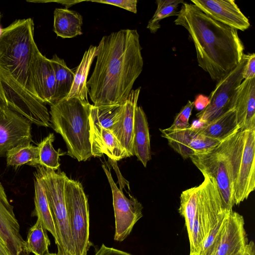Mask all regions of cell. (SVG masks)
Masks as SVG:
<instances>
[{
	"label": "cell",
	"instance_id": "obj_33",
	"mask_svg": "<svg viewBox=\"0 0 255 255\" xmlns=\"http://www.w3.org/2000/svg\"><path fill=\"white\" fill-rule=\"evenodd\" d=\"M193 108L194 102L188 101L187 104L182 108L175 116L173 123L168 128L171 130H176L189 127L190 126L189 120Z\"/></svg>",
	"mask_w": 255,
	"mask_h": 255
},
{
	"label": "cell",
	"instance_id": "obj_34",
	"mask_svg": "<svg viewBox=\"0 0 255 255\" xmlns=\"http://www.w3.org/2000/svg\"><path fill=\"white\" fill-rule=\"evenodd\" d=\"M90 1L92 2H96L99 3L114 5L125 9L134 13H136L137 12V1L136 0H101Z\"/></svg>",
	"mask_w": 255,
	"mask_h": 255
},
{
	"label": "cell",
	"instance_id": "obj_10",
	"mask_svg": "<svg viewBox=\"0 0 255 255\" xmlns=\"http://www.w3.org/2000/svg\"><path fill=\"white\" fill-rule=\"evenodd\" d=\"M103 169L110 185L115 218L114 240L118 242L125 240L130 234L135 223L142 217L143 207L137 199L129 195L128 198L117 186L110 170L104 165Z\"/></svg>",
	"mask_w": 255,
	"mask_h": 255
},
{
	"label": "cell",
	"instance_id": "obj_16",
	"mask_svg": "<svg viewBox=\"0 0 255 255\" xmlns=\"http://www.w3.org/2000/svg\"><path fill=\"white\" fill-rule=\"evenodd\" d=\"M248 244L244 217L232 211L227 218L221 241L214 255H238Z\"/></svg>",
	"mask_w": 255,
	"mask_h": 255
},
{
	"label": "cell",
	"instance_id": "obj_26",
	"mask_svg": "<svg viewBox=\"0 0 255 255\" xmlns=\"http://www.w3.org/2000/svg\"><path fill=\"white\" fill-rule=\"evenodd\" d=\"M50 61L54 70L55 79L54 105L65 99L68 96L73 83L74 72L67 66L63 59L56 54L53 55Z\"/></svg>",
	"mask_w": 255,
	"mask_h": 255
},
{
	"label": "cell",
	"instance_id": "obj_31",
	"mask_svg": "<svg viewBox=\"0 0 255 255\" xmlns=\"http://www.w3.org/2000/svg\"><path fill=\"white\" fill-rule=\"evenodd\" d=\"M184 2L183 0H156V10L148 21L147 28L150 30L151 33H156L160 28V21L166 17L176 16L178 5Z\"/></svg>",
	"mask_w": 255,
	"mask_h": 255
},
{
	"label": "cell",
	"instance_id": "obj_17",
	"mask_svg": "<svg viewBox=\"0 0 255 255\" xmlns=\"http://www.w3.org/2000/svg\"><path fill=\"white\" fill-rule=\"evenodd\" d=\"M240 129L255 128V78L244 79L238 87L232 106Z\"/></svg>",
	"mask_w": 255,
	"mask_h": 255
},
{
	"label": "cell",
	"instance_id": "obj_24",
	"mask_svg": "<svg viewBox=\"0 0 255 255\" xmlns=\"http://www.w3.org/2000/svg\"><path fill=\"white\" fill-rule=\"evenodd\" d=\"M98 53L97 46L91 45L86 50L82 60L74 72V78L71 90L66 99L76 98L88 101L87 77L94 59Z\"/></svg>",
	"mask_w": 255,
	"mask_h": 255
},
{
	"label": "cell",
	"instance_id": "obj_14",
	"mask_svg": "<svg viewBox=\"0 0 255 255\" xmlns=\"http://www.w3.org/2000/svg\"><path fill=\"white\" fill-rule=\"evenodd\" d=\"M213 19L237 30L245 31L250 23L234 0H191Z\"/></svg>",
	"mask_w": 255,
	"mask_h": 255
},
{
	"label": "cell",
	"instance_id": "obj_23",
	"mask_svg": "<svg viewBox=\"0 0 255 255\" xmlns=\"http://www.w3.org/2000/svg\"><path fill=\"white\" fill-rule=\"evenodd\" d=\"M83 18L78 12L67 8L54 11L53 30L58 36L72 38L82 34Z\"/></svg>",
	"mask_w": 255,
	"mask_h": 255
},
{
	"label": "cell",
	"instance_id": "obj_36",
	"mask_svg": "<svg viewBox=\"0 0 255 255\" xmlns=\"http://www.w3.org/2000/svg\"><path fill=\"white\" fill-rule=\"evenodd\" d=\"M94 255H132L124 251L117 250L113 248L108 247L104 244L95 253Z\"/></svg>",
	"mask_w": 255,
	"mask_h": 255
},
{
	"label": "cell",
	"instance_id": "obj_29",
	"mask_svg": "<svg viewBox=\"0 0 255 255\" xmlns=\"http://www.w3.org/2000/svg\"><path fill=\"white\" fill-rule=\"evenodd\" d=\"M7 166H19L27 164L39 165V149L37 146L26 143L19 144L8 150L5 155Z\"/></svg>",
	"mask_w": 255,
	"mask_h": 255
},
{
	"label": "cell",
	"instance_id": "obj_30",
	"mask_svg": "<svg viewBox=\"0 0 255 255\" xmlns=\"http://www.w3.org/2000/svg\"><path fill=\"white\" fill-rule=\"evenodd\" d=\"M54 140L53 133L48 134L37 145L39 149V165L52 169L57 170L60 165L59 156L62 155L60 150L56 151L52 142Z\"/></svg>",
	"mask_w": 255,
	"mask_h": 255
},
{
	"label": "cell",
	"instance_id": "obj_4",
	"mask_svg": "<svg viewBox=\"0 0 255 255\" xmlns=\"http://www.w3.org/2000/svg\"><path fill=\"white\" fill-rule=\"evenodd\" d=\"M198 186L183 191L178 212L185 219L190 255H198L202 244L220 217L228 210L214 180L203 175Z\"/></svg>",
	"mask_w": 255,
	"mask_h": 255
},
{
	"label": "cell",
	"instance_id": "obj_5",
	"mask_svg": "<svg viewBox=\"0 0 255 255\" xmlns=\"http://www.w3.org/2000/svg\"><path fill=\"white\" fill-rule=\"evenodd\" d=\"M88 101L76 98L64 99L50 106L51 127L63 137L67 154L78 161H85L92 155L90 141Z\"/></svg>",
	"mask_w": 255,
	"mask_h": 255
},
{
	"label": "cell",
	"instance_id": "obj_8",
	"mask_svg": "<svg viewBox=\"0 0 255 255\" xmlns=\"http://www.w3.org/2000/svg\"><path fill=\"white\" fill-rule=\"evenodd\" d=\"M65 199L72 241L71 255H87L90 241V216L88 198L82 184L66 178Z\"/></svg>",
	"mask_w": 255,
	"mask_h": 255
},
{
	"label": "cell",
	"instance_id": "obj_39",
	"mask_svg": "<svg viewBox=\"0 0 255 255\" xmlns=\"http://www.w3.org/2000/svg\"><path fill=\"white\" fill-rule=\"evenodd\" d=\"M0 255H11L5 245L0 240Z\"/></svg>",
	"mask_w": 255,
	"mask_h": 255
},
{
	"label": "cell",
	"instance_id": "obj_19",
	"mask_svg": "<svg viewBox=\"0 0 255 255\" xmlns=\"http://www.w3.org/2000/svg\"><path fill=\"white\" fill-rule=\"evenodd\" d=\"M34 75L38 96L45 104L53 105L55 88L54 72L50 59L39 49L35 55Z\"/></svg>",
	"mask_w": 255,
	"mask_h": 255
},
{
	"label": "cell",
	"instance_id": "obj_1",
	"mask_svg": "<svg viewBox=\"0 0 255 255\" xmlns=\"http://www.w3.org/2000/svg\"><path fill=\"white\" fill-rule=\"evenodd\" d=\"M31 18L15 20L0 36V104L19 113L32 124L51 127L49 112L38 96L34 75L38 49Z\"/></svg>",
	"mask_w": 255,
	"mask_h": 255
},
{
	"label": "cell",
	"instance_id": "obj_7",
	"mask_svg": "<svg viewBox=\"0 0 255 255\" xmlns=\"http://www.w3.org/2000/svg\"><path fill=\"white\" fill-rule=\"evenodd\" d=\"M40 178L54 220L58 236L57 255H71L72 241L65 199L67 176L64 172L38 165L35 172Z\"/></svg>",
	"mask_w": 255,
	"mask_h": 255
},
{
	"label": "cell",
	"instance_id": "obj_22",
	"mask_svg": "<svg viewBox=\"0 0 255 255\" xmlns=\"http://www.w3.org/2000/svg\"><path fill=\"white\" fill-rule=\"evenodd\" d=\"M195 127L202 134L220 141L225 139L240 128L237 122L236 111L234 109L229 110L206 124Z\"/></svg>",
	"mask_w": 255,
	"mask_h": 255
},
{
	"label": "cell",
	"instance_id": "obj_12",
	"mask_svg": "<svg viewBox=\"0 0 255 255\" xmlns=\"http://www.w3.org/2000/svg\"><path fill=\"white\" fill-rule=\"evenodd\" d=\"M161 135L169 146L183 159L191 158L206 153L216 147L221 141L199 133L192 124L186 128L171 130L159 129Z\"/></svg>",
	"mask_w": 255,
	"mask_h": 255
},
{
	"label": "cell",
	"instance_id": "obj_37",
	"mask_svg": "<svg viewBox=\"0 0 255 255\" xmlns=\"http://www.w3.org/2000/svg\"><path fill=\"white\" fill-rule=\"evenodd\" d=\"M208 103V97L202 95H199L196 97L194 102V107H195L197 110L200 112L206 108Z\"/></svg>",
	"mask_w": 255,
	"mask_h": 255
},
{
	"label": "cell",
	"instance_id": "obj_32",
	"mask_svg": "<svg viewBox=\"0 0 255 255\" xmlns=\"http://www.w3.org/2000/svg\"><path fill=\"white\" fill-rule=\"evenodd\" d=\"M232 211H226L220 217L216 225L204 240L198 255L215 254L222 238L227 218Z\"/></svg>",
	"mask_w": 255,
	"mask_h": 255
},
{
	"label": "cell",
	"instance_id": "obj_6",
	"mask_svg": "<svg viewBox=\"0 0 255 255\" xmlns=\"http://www.w3.org/2000/svg\"><path fill=\"white\" fill-rule=\"evenodd\" d=\"M218 147L227 160L234 202L238 205L255 189V128H239Z\"/></svg>",
	"mask_w": 255,
	"mask_h": 255
},
{
	"label": "cell",
	"instance_id": "obj_13",
	"mask_svg": "<svg viewBox=\"0 0 255 255\" xmlns=\"http://www.w3.org/2000/svg\"><path fill=\"white\" fill-rule=\"evenodd\" d=\"M31 124L21 115L0 104V157L13 147L30 143Z\"/></svg>",
	"mask_w": 255,
	"mask_h": 255
},
{
	"label": "cell",
	"instance_id": "obj_41",
	"mask_svg": "<svg viewBox=\"0 0 255 255\" xmlns=\"http://www.w3.org/2000/svg\"><path fill=\"white\" fill-rule=\"evenodd\" d=\"M46 255H57V254L56 253H48L47 254H46Z\"/></svg>",
	"mask_w": 255,
	"mask_h": 255
},
{
	"label": "cell",
	"instance_id": "obj_20",
	"mask_svg": "<svg viewBox=\"0 0 255 255\" xmlns=\"http://www.w3.org/2000/svg\"><path fill=\"white\" fill-rule=\"evenodd\" d=\"M140 91V87L131 90L125 101L124 111L119 122L111 130L122 145L127 150L130 157L134 155L133 151L134 117Z\"/></svg>",
	"mask_w": 255,
	"mask_h": 255
},
{
	"label": "cell",
	"instance_id": "obj_35",
	"mask_svg": "<svg viewBox=\"0 0 255 255\" xmlns=\"http://www.w3.org/2000/svg\"><path fill=\"white\" fill-rule=\"evenodd\" d=\"M243 76L244 79L255 78V54L254 53L247 54V61L245 66Z\"/></svg>",
	"mask_w": 255,
	"mask_h": 255
},
{
	"label": "cell",
	"instance_id": "obj_21",
	"mask_svg": "<svg viewBox=\"0 0 255 255\" xmlns=\"http://www.w3.org/2000/svg\"><path fill=\"white\" fill-rule=\"evenodd\" d=\"M133 151L146 167L151 158L150 135L146 116L142 108L137 106L134 117Z\"/></svg>",
	"mask_w": 255,
	"mask_h": 255
},
{
	"label": "cell",
	"instance_id": "obj_27",
	"mask_svg": "<svg viewBox=\"0 0 255 255\" xmlns=\"http://www.w3.org/2000/svg\"><path fill=\"white\" fill-rule=\"evenodd\" d=\"M124 103L103 106L91 105L90 121L104 128L112 130L119 122L125 109Z\"/></svg>",
	"mask_w": 255,
	"mask_h": 255
},
{
	"label": "cell",
	"instance_id": "obj_15",
	"mask_svg": "<svg viewBox=\"0 0 255 255\" xmlns=\"http://www.w3.org/2000/svg\"><path fill=\"white\" fill-rule=\"evenodd\" d=\"M0 240L11 255L24 253L25 241L20 233V226L0 181Z\"/></svg>",
	"mask_w": 255,
	"mask_h": 255
},
{
	"label": "cell",
	"instance_id": "obj_38",
	"mask_svg": "<svg viewBox=\"0 0 255 255\" xmlns=\"http://www.w3.org/2000/svg\"><path fill=\"white\" fill-rule=\"evenodd\" d=\"M238 255H255V245L253 241L249 243L244 251Z\"/></svg>",
	"mask_w": 255,
	"mask_h": 255
},
{
	"label": "cell",
	"instance_id": "obj_40",
	"mask_svg": "<svg viewBox=\"0 0 255 255\" xmlns=\"http://www.w3.org/2000/svg\"><path fill=\"white\" fill-rule=\"evenodd\" d=\"M1 18V13L0 12V36L1 35V34L2 33V29H3V28H2L1 25H0Z\"/></svg>",
	"mask_w": 255,
	"mask_h": 255
},
{
	"label": "cell",
	"instance_id": "obj_18",
	"mask_svg": "<svg viewBox=\"0 0 255 255\" xmlns=\"http://www.w3.org/2000/svg\"><path fill=\"white\" fill-rule=\"evenodd\" d=\"M90 141L92 155L101 157L104 154L115 161L130 157L115 135L109 129L90 121Z\"/></svg>",
	"mask_w": 255,
	"mask_h": 255
},
{
	"label": "cell",
	"instance_id": "obj_9",
	"mask_svg": "<svg viewBox=\"0 0 255 255\" xmlns=\"http://www.w3.org/2000/svg\"><path fill=\"white\" fill-rule=\"evenodd\" d=\"M247 61V54H244L238 65L217 82L208 97V104L196 114L199 125L206 124L232 109L237 89L244 80L243 74Z\"/></svg>",
	"mask_w": 255,
	"mask_h": 255
},
{
	"label": "cell",
	"instance_id": "obj_2",
	"mask_svg": "<svg viewBox=\"0 0 255 255\" xmlns=\"http://www.w3.org/2000/svg\"><path fill=\"white\" fill-rule=\"evenodd\" d=\"M97 48L87 82L90 99L95 106L124 103L143 69L139 35L136 29H122L104 36Z\"/></svg>",
	"mask_w": 255,
	"mask_h": 255
},
{
	"label": "cell",
	"instance_id": "obj_11",
	"mask_svg": "<svg viewBox=\"0 0 255 255\" xmlns=\"http://www.w3.org/2000/svg\"><path fill=\"white\" fill-rule=\"evenodd\" d=\"M190 159L203 175L214 180L226 208L233 211L235 204L228 163L218 145L212 150Z\"/></svg>",
	"mask_w": 255,
	"mask_h": 255
},
{
	"label": "cell",
	"instance_id": "obj_28",
	"mask_svg": "<svg viewBox=\"0 0 255 255\" xmlns=\"http://www.w3.org/2000/svg\"><path fill=\"white\" fill-rule=\"evenodd\" d=\"M47 230L41 223L37 220L28 233L26 241L24 244V254L29 255H46L49 253L48 248L50 241L47 234Z\"/></svg>",
	"mask_w": 255,
	"mask_h": 255
},
{
	"label": "cell",
	"instance_id": "obj_25",
	"mask_svg": "<svg viewBox=\"0 0 255 255\" xmlns=\"http://www.w3.org/2000/svg\"><path fill=\"white\" fill-rule=\"evenodd\" d=\"M34 176L35 215L44 228L53 236L57 246L58 236L46 195L40 178L36 173Z\"/></svg>",
	"mask_w": 255,
	"mask_h": 255
},
{
	"label": "cell",
	"instance_id": "obj_3",
	"mask_svg": "<svg viewBox=\"0 0 255 255\" xmlns=\"http://www.w3.org/2000/svg\"><path fill=\"white\" fill-rule=\"evenodd\" d=\"M174 22L188 32L198 66L218 82L235 68L244 55L238 30L220 23L192 3L184 2Z\"/></svg>",
	"mask_w": 255,
	"mask_h": 255
}]
</instances>
